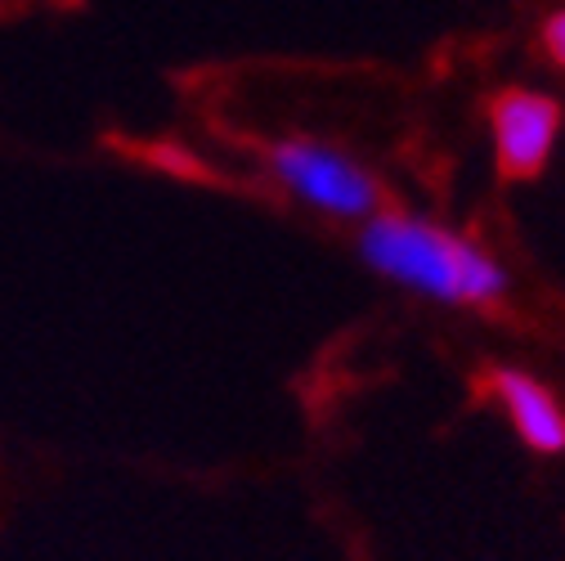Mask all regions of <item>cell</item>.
Returning a JSON list of instances; mask_svg holds the SVG:
<instances>
[{
	"label": "cell",
	"mask_w": 565,
	"mask_h": 561,
	"mask_svg": "<svg viewBox=\"0 0 565 561\" xmlns=\"http://www.w3.org/2000/svg\"><path fill=\"white\" fill-rule=\"evenodd\" d=\"M561 130V108L547 95L534 91H512L493 104V145H499V162L512 176H534Z\"/></svg>",
	"instance_id": "3"
},
{
	"label": "cell",
	"mask_w": 565,
	"mask_h": 561,
	"mask_svg": "<svg viewBox=\"0 0 565 561\" xmlns=\"http://www.w3.org/2000/svg\"><path fill=\"white\" fill-rule=\"evenodd\" d=\"M543 41H547L552 59H556V63H565V10H561V14H552V23H547Z\"/></svg>",
	"instance_id": "5"
},
{
	"label": "cell",
	"mask_w": 565,
	"mask_h": 561,
	"mask_svg": "<svg viewBox=\"0 0 565 561\" xmlns=\"http://www.w3.org/2000/svg\"><path fill=\"white\" fill-rule=\"evenodd\" d=\"M493 395H499L516 436L534 454H561L565 449V413L543 382H534L530 373H516V369H499L493 373Z\"/></svg>",
	"instance_id": "4"
},
{
	"label": "cell",
	"mask_w": 565,
	"mask_h": 561,
	"mask_svg": "<svg viewBox=\"0 0 565 561\" xmlns=\"http://www.w3.org/2000/svg\"><path fill=\"white\" fill-rule=\"evenodd\" d=\"M360 247L377 274L436 301H493L508 288L503 265L484 256L476 243L404 212L373 216Z\"/></svg>",
	"instance_id": "1"
},
{
	"label": "cell",
	"mask_w": 565,
	"mask_h": 561,
	"mask_svg": "<svg viewBox=\"0 0 565 561\" xmlns=\"http://www.w3.org/2000/svg\"><path fill=\"white\" fill-rule=\"evenodd\" d=\"M274 176L282 189H292L301 202L319 207V212L337 216V221H355V216H373L377 207V184L364 167H355L350 158L310 145V139H292V145H278L269 158Z\"/></svg>",
	"instance_id": "2"
}]
</instances>
